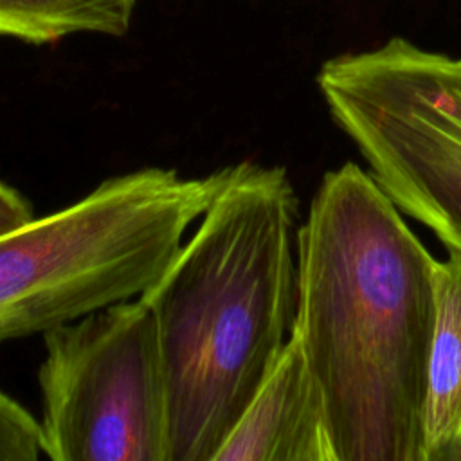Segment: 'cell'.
I'll return each mask as SVG.
<instances>
[{"label": "cell", "instance_id": "6da1fadb", "mask_svg": "<svg viewBox=\"0 0 461 461\" xmlns=\"http://www.w3.org/2000/svg\"><path fill=\"white\" fill-rule=\"evenodd\" d=\"M434 265L371 173L322 176L297 230L292 331L335 461H425Z\"/></svg>", "mask_w": 461, "mask_h": 461}, {"label": "cell", "instance_id": "7a4b0ae2", "mask_svg": "<svg viewBox=\"0 0 461 461\" xmlns=\"http://www.w3.org/2000/svg\"><path fill=\"white\" fill-rule=\"evenodd\" d=\"M299 200L281 166L221 167L193 234L139 295L160 346L169 461H214L297 313Z\"/></svg>", "mask_w": 461, "mask_h": 461}, {"label": "cell", "instance_id": "3957f363", "mask_svg": "<svg viewBox=\"0 0 461 461\" xmlns=\"http://www.w3.org/2000/svg\"><path fill=\"white\" fill-rule=\"evenodd\" d=\"M221 169L185 176L148 166L0 236V342L43 335L139 297L207 207Z\"/></svg>", "mask_w": 461, "mask_h": 461}, {"label": "cell", "instance_id": "277c9868", "mask_svg": "<svg viewBox=\"0 0 461 461\" xmlns=\"http://www.w3.org/2000/svg\"><path fill=\"white\" fill-rule=\"evenodd\" d=\"M317 86L391 202L461 254V58L391 38L328 59Z\"/></svg>", "mask_w": 461, "mask_h": 461}, {"label": "cell", "instance_id": "5b68a950", "mask_svg": "<svg viewBox=\"0 0 461 461\" xmlns=\"http://www.w3.org/2000/svg\"><path fill=\"white\" fill-rule=\"evenodd\" d=\"M38 385L47 459L169 461L160 346L140 297L45 331Z\"/></svg>", "mask_w": 461, "mask_h": 461}, {"label": "cell", "instance_id": "8992f818", "mask_svg": "<svg viewBox=\"0 0 461 461\" xmlns=\"http://www.w3.org/2000/svg\"><path fill=\"white\" fill-rule=\"evenodd\" d=\"M214 461H335L322 400L294 331Z\"/></svg>", "mask_w": 461, "mask_h": 461}, {"label": "cell", "instance_id": "52a82bcc", "mask_svg": "<svg viewBox=\"0 0 461 461\" xmlns=\"http://www.w3.org/2000/svg\"><path fill=\"white\" fill-rule=\"evenodd\" d=\"M436 317L427 366L423 412L425 461L461 434V254L434 265Z\"/></svg>", "mask_w": 461, "mask_h": 461}, {"label": "cell", "instance_id": "ba28073f", "mask_svg": "<svg viewBox=\"0 0 461 461\" xmlns=\"http://www.w3.org/2000/svg\"><path fill=\"white\" fill-rule=\"evenodd\" d=\"M137 0H0V36L32 45L72 34L122 36Z\"/></svg>", "mask_w": 461, "mask_h": 461}, {"label": "cell", "instance_id": "9c48e42d", "mask_svg": "<svg viewBox=\"0 0 461 461\" xmlns=\"http://www.w3.org/2000/svg\"><path fill=\"white\" fill-rule=\"evenodd\" d=\"M41 427L22 403L0 389V461H38Z\"/></svg>", "mask_w": 461, "mask_h": 461}, {"label": "cell", "instance_id": "30bf717a", "mask_svg": "<svg viewBox=\"0 0 461 461\" xmlns=\"http://www.w3.org/2000/svg\"><path fill=\"white\" fill-rule=\"evenodd\" d=\"M34 216L29 198L0 178V236L29 223Z\"/></svg>", "mask_w": 461, "mask_h": 461}, {"label": "cell", "instance_id": "8fae6325", "mask_svg": "<svg viewBox=\"0 0 461 461\" xmlns=\"http://www.w3.org/2000/svg\"><path fill=\"white\" fill-rule=\"evenodd\" d=\"M436 461H461V434L438 456Z\"/></svg>", "mask_w": 461, "mask_h": 461}]
</instances>
